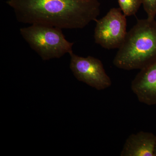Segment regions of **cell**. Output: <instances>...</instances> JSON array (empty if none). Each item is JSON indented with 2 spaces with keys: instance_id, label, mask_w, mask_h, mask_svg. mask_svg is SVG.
Segmentation results:
<instances>
[{
  "instance_id": "obj_6",
  "label": "cell",
  "mask_w": 156,
  "mask_h": 156,
  "mask_svg": "<svg viewBox=\"0 0 156 156\" xmlns=\"http://www.w3.org/2000/svg\"><path fill=\"white\" fill-rule=\"evenodd\" d=\"M131 89L140 102L156 105V61L140 69L131 82Z\"/></svg>"
},
{
  "instance_id": "obj_11",
  "label": "cell",
  "mask_w": 156,
  "mask_h": 156,
  "mask_svg": "<svg viewBox=\"0 0 156 156\" xmlns=\"http://www.w3.org/2000/svg\"><path fill=\"white\" fill-rule=\"evenodd\" d=\"M155 19L156 20V17H155Z\"/></svg>"
},
{
  "instance_id": "obj_2",
  "label": "cell",
  "mask_w": 156,
  "mask_h": 156,
  "mask_svg": "<svg viewBox=\"0 0 156 156\" xmlns=\"http://www.w3.org/2000/svg\"><path fill=\"white\" fill-rule=\"evenodd\" d=\"M156 61V20H138L127 32L113 61L120 69H141Z\"/></svg>"
},
{
  "instance_id": "obj_3",
  "label": "cell",
  "mask_w": 156,
  "mask_h": 156,
  "mask_svg": "<svg viewBox=\"0 0 156 156\" xmlns=\"http://www.w3.org/2000/svg\"><path fill=\"white\" fill-rule=\"evenodd\" d=\"M61 29L31 24L20 29V32L31 49L44 60L61 58L73 52L74 43L68 41Z\"/></svg>"
},
{
  "instance_id": "obj_7",
  "label": "cell",
  "mask_w": 156,
  "mask_h": 156,
  "mask_svg": "<svg viewBox=\"0 0 156 156\" xmlns=\"http://www.w3.org/2000/svg\"><path fill=\"white\" fill-rule=\"evenodd\" d=\"M156 136L151 132L140 131L131 134L126 140L121 156H154Z\"/></svg>"
},
{
  "instance_id": "obj_1",
  "label": "cell",
  "mask_w": 156,
  "mask_h": 156,
  "mask_svg": "<svg viewBox=\"0 0 156 156\" xmlns=\"http://www.w3.org/2000/svg\"><path fill=\"white\" fill-rule=\"evenodd\" d=\"M17 21L65 29H83L100 13L97 0H8Z\"/></svg>"
},
{
  "instance_id": "obj_10",
  "label": "cell",
  "mask_w": 156,
  "mask_h": 156,
  "mask_svg": "<svg viewBox=\"0 0 156 156\" xmlns=\"http://www.w3.org/2000/svg\"><path fill=\"white\" fill-rule=\"evenodd\" d=\"M154 156H156V144L154 150Z\"/></svg>"
},
{
  "instance_id": "obj_5",
  "label": "cell",
  "mask_w": 156,
  "mask_h": 156,
  "mask_svg": "<svg viewBox=\"0 0 156 156\" xmlns=\"http://www.w3.org/2000/svg\"><path fill=\"white\" fill-rule=\"evenodd\" d=\"M69 55L70 68L78 80L98 90L111 86V80L100 59L92 56L82 57L73 52Z\"/></svg>"
},
{
  "instance_id": "obj_9",
  "label": "cell",
  "mask_w": 156,
  "mask_h": 156,
  "mask_svg": "<svg viewBox=\"0 0 156 156\" xmlns=\"http://www.w3.org/2000/svg\"><path fill=\"white\" fill-rule=\"evenodd\" d=\"M144 9L147 14V18L155 19L156 0H141Z\"/></svg>"
},
{
  "instance_id": "obj_4",
  "label": "cell",
  "mask_w": 156,
  "mask_h": 156,
  "mask_svg": "<svg viewBox=\"0 0 156 156\" xmlns=\"http://www.w3.org/2000/svg\"><path fill=\"white\" fill-rule=\"evenodd\" d=\"M126 17L120 8H112L101 19L96 20L95 43L107 50L119 49L127 32Z\"/></svg>"
},
{
  "instance_id": "obj_8",
  "label": "cell",
  "mask_w": 156,
  "mask_h": 156,
  "mask_svg": "<svg viewBox=\"0 0 156 156\" xmlns=\"http://www.w3.org/2000/svg\"><path fill=\"white\" fill-rule=\"evenodd\" d=\"M120 9L126 16L135 15L142 4L141 0H118Z\"/></svg>"
}]
</instances>
